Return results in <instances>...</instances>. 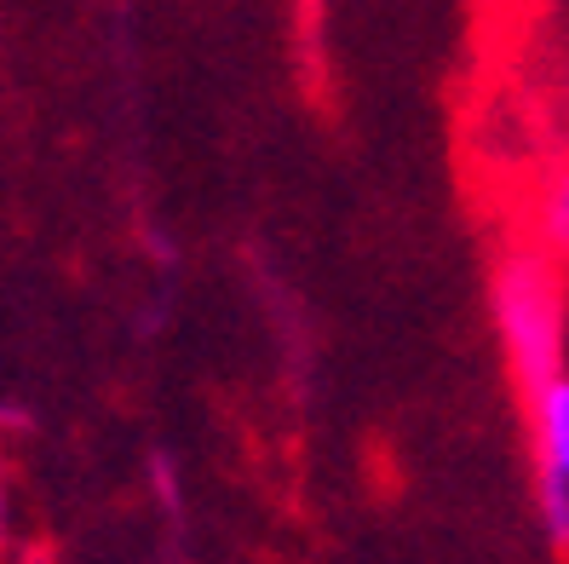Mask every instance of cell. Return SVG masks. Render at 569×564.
<instances>
[{"label":"cell","mask_w":569,"mask_h":564,"mask_svg":"<svg viewBox=\"0 0 569 564\" xmlns=\"http://www.w3.org/2000/svg\"><path fill=\"white\" fill-rule=\"evenodd\" d=\"M495 328L507 346L512 375L523 380V392L535 397L547 380L563 375V288L552 277V265L541 254H507L495 271Z\"/></svg>","instance_id":"1"},{"label":"cell","mask_w":569,"mask_h":564,"mask_svg":"<svg viewBox=\"0 0 569 564\" xmlns=\"http://www.w3.org/2000/svg\"><path fill=\"white\" fill-rule=\"evenodd\" d=\"M529 404H535V449H541V473L569 484V369L558 380H547Z\"/></svg>","instance_id":"2"},{"label":"cell","mask_w":569,"mask_h":564,"mask_svg":"<svg viewBox=\"0 0 569 564\" xmlns=\"http://www.w3.org/2000/svg\"><path fill=\"white\" fill-rule=\"evenodd\" d=\"M535 502H541V524H547V536L558 547H569V484L541 473V484H535Z\"/></svg>","instance_id":"3"},{"label":"cell","mask_w":569,"mask_h":564,"mask_svg":"<svg viewBox=\"0 0 569 564\" xmlns=\"http://www.w3.org/2000/svg\"><path fill=\"white\" fill-rule=\"evenodd\" d=\"M547 230L558 243H569V174L552 185V196H547Z\"/></svg>","instance_id":"4"}]
</instances>
